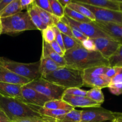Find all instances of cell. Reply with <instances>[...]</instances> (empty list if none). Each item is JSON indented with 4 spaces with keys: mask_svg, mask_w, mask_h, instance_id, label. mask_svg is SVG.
Returning <instances> with one entry per match:
<instances>
[{
    "mask_svg": "<svg viewBox=\"0 0 122 122\" xmlns=\"http://www.w3.org/2000/svg\"><path fill=\"white\" fill-rule=\"evenodd\" d=\"M82 4L91 11L95 18V21L122 24V12L120 11L110 10L85 4Z\"/></svg>",
    "mask_w": 122,
    "mask_h": 122,
    "instance_id": "obj_9",
    "label": "cell"
},
{
    "mask_svg": "<svg viewBox=\"0 0 122 122\" xmlns=\"http://www.w3.org/2000/svg\"><path fill=\"white\" fill-rule=\"evenodd\" d=\"M110 67H122V44L119 46L116 52L108 59Z\"/></svg>",
    "mask_w": 122,
    "mask_h": 122,
    "instance_id": "obj_30",
    "label": "cell"
},
{
    "mask_svg": "<svg viewBox=\"0 0 122 122\" xmlns=\"http://www.w3.org/2000/svg\"><path fill=\"white\" fill-rule=\"evenodd\" d=\"M26 86L35 89L51 100H62L66 89L41 77L33 80L26 85Z\"/></svg>",
    "mask_w": 122,
    "mask_h": 122,
    "instance_id": "obj_6",
    "label": "cell"
},
{
    "mask_svg": "<svg viewBox=\"0 0 122 122\" xmlns=\"http://www.w3.org/2000/svg\"><path fill=\"white\" fill-rule=\"evenodd\" d=\"M58 1L60 2V4L61 5L62 7L64 8L67 6L68 4L71 2L72 0H58Z\"/></svg>",
    "mask_w": 122,
    "mask_h": 122,
    "instance_id": "obj_48",
    "label": "cell"
},
{
    "mask_svg": "<svg viewBox=\"0 0 122 122\" xmlns=\"http://www.w3.org/2000/svg\"><path fill=\"white\" fill-rule=\"evenodd\" d=\"M52 29H53L54 32L55 33V41L58 43V45L60 46L61 48L63 50V51L64 52H66L65 48H64V44H63V38H62L61 33L58 30V29L56 27V26H52Z\"/></svg>",
    "mask_w": 122,
    "mask_h": 122,
    "instance_id": "obj_40",
    "label": "cell"
},
{
    "mask_svg": "<svg viewBox=\"0 0 122 122\" xmlns=\"http://www.w3.org/2000/svg\"><path fill=\"white\" fill-rule=\"evenodd\" d=\"M60 20L68 25L76 26L85 36H86L88 38L95 39V38H101V37L111 38L100 27H99L94 21L89 23L77 22L66 15H64V16L61 18Z\"/></svg>",
    "mask_w": 122,
    "mask_h": 122,
    "instance_id": "obj_7",
    "label": "cell"
},
{
    "mask_svg": "<svg viewBox=\"0 0 122 122\" xmlns=\"http://www.w3.org/2000/svg\"><path fill=\"white\" fill-rule=\"evenodd\" d=\"M66 95H73V96H82L86 97L87 94V91L81 89L79 88H71L66 89L64 92Z\"/></svg>",
    "mask_w": 122,
    "mask_h": 122,
    "instance_id": "obj_35",
    "label": "cell"
},
{
    "mask_svg": "<svg viewBox=\"0 0 122 122\" xmlns=\"http://www.w3.org/2000/svg\"><path fill=\"white\" fill-rule=\"evenodd\" d=\"M108 88L110 92L114 95H120L122 94V83H110Z\"/></svg>",
    "mask_w": 122,
    "mask_h": 122,
    "instance_id": "obj_39",
    "label": "cell"
},
{
    "mask_svg": "<svg viewBox=\"0 0 122 122\" xmlns=\"http://www.w3.org/2000/svg\"><path fill=\"white\" fill-rule=\"evenodd\" d=\"M55 26L58 29V30H59L61 33L66 35L69 36L71 37V38H74L72 34V32H71V27H70V26H69V25H67V24L66 23L60 20V21H58V22L56 23ZM74 39H75V38H74Z\"/></svg>",
    "mask_w": 122,
    "mask_h": 122,
    "instance_id": "obj_34",
    "label": "cell"
},
{
    "mask_svg": "<svg viewBox=\"0 0 122 122\" xmlns=\"http://www.w3.org/2000/svg\"><path fill=\"white\" fill-rule=\"evenodd\" d=\"M82 46L86 50H88V51H97L96 46H95V44L94 43V41L91 38H87L86 40L82 42L81 43Z\"/></svg>",
    "mask_w": 122,
    "mask_h": 122,
    "instance_id": "obj_41",
    "label": "cell"
},
{
    "mask_svg": "<svg viewBox=\"0 0 122 122\" xmlns=\"http://www.w3.org/2000/svg\"><path fill=\"white\" fill-rule=\"evenodd\" d=\"M117 71L116 75L111 79L110 83H122V67H117Z\"/></svg>",
    "mask_w": 122,
    "mask_h": 122,
    "instance_id": "obj_42",
    "label": "cell"
},
{
    "mask_svg": "<svg viewBox=\"0 0 122 122\" xmlns=\"http://www.w3.org/2000/svg\"><path fill=\"white\" fill-rule=\"evenodd\" d=\"M83 86L97 88L100 89L108 87L111 83V80L105 75L100 76H83Z\"/></svg>",
    "mask_w": 122,
    "mask_h": 122,
    "instance_id": "obj_16",
    "label": "cell"
},
{
    "mask_svg": "<svg viewBox=\"0 0 122 122\" xmlns=\"http://www.w3.org/2000/svg\"><path fill=\"white\" fill-rule=\"evenodd\" d=\"M81 117V110L73 109L67 114L55 119L56 122H80Z\"/></svg>",
    "mask_w": 122,
    "mask_h": 122,
    "instance_id": "obj_25",
    "label": "cell"
},
{
    "mask_svg": "<svg viewBox=\"0 0 122 122\" xmlns=\"http://www.w3.org/2000/svg\"><path fill=\"white\" fill-rule=\"evenodd\" d=\"M43 107L50 110H65L68 111L75 109V108L63 100H51L46 102Z\"/></svg>",
    "mask_w": 122,
    "mask_h": 122,
    "instance_id": "obj_24",
    "label": "cell"
},
{
    "mask_svg": "<svg viewBox=\"0 0 122 122\" xmlns=\"http://www.w3.org/2000/svg\"><path fill=\"white\" fill-rule=\"evenodd\" d=\"M2 34L17 33L37 28L31 20L27 11H21L11 16L0 18Z\"/></svg>",
    "mask_w": 122,
    "mask_h": 122,
    "instance_id": "obj_4",
    "label": "cell"
},
{
    "mask_svg": "<svg viewBox=\"0 0 122 122\" xmlns=\"http://www.w3.org/2000/svg\"><path fill=\"white\" fill-rule=\"evenodd\" d=\"M50 45V46H51V48L53 49V50L55 52H57V53L58 54H59L60 56H62V57H64L65 52L63 51V50L61 48L60 46L58 45V43H57L56 41H53L52 42H51Z\"/></svg>",
    "mask_w": 122,
    "mask_h": 122,
    "instance_id": "obj_43",
    "label": "cell"
},
{
    "mask_svg": "<svg viewBox=\"0 0 122 122\" xmlns=\"http://www.w3.org/2000/svg\"><path fill=\"white\" fill-rule=\"evenodd\" d=\"M116 113L102 107H92L81 110L80 122H105L116 118Z\"/></svg>",
    "mask_w": 122,
    "mask_h": 122,
    "instance_id": "obj_8",
    "label": "cell"
},
{
    "mask_svg": "<svg viewBox=\"0 0 122 122\" xmlns=\"http://www.w3.org/2000/svg\"><path fill=\"white\" fill-rule=\"evenodd\" d=\"M12 0H0V13L11 2Z\"/></svg>",
    "mask_w": 122,
    "mask_h": 122,
    "instance_id": "obj_47",
    "label": "cell"
},
{
    "mask_svg": "<svg viewBox=\"0 0 122 122\" xmlns=\"http://www.w3.org/2000/svg\"><path fill=\"white\" fill-rule=\"evenodd\" d=\"M34 0H20V7L21 10H27L30 4L33 2Z\"/></svg>",
    "mask_w": 122,
    "mask_h": 122,
    "instance_id": "obj_45",
    "label": "cell"
},
{
    "mask_svg": "<svg viewBox=\"0 0 122 122\" xmlns=\"http://www.w3.org/2000/svg\"><path fill=\"white\" fill-rule=\"evenodd\" d=\"M110 67L107 66L93 67L89 68L83 71V75L90 76H100L106 75Z\"/></svg>",
    "mask_w": 122,
    "mask_h": 122,
    "instance_id": "obj_27",
    "label": "cell"
},
{
    "mask_svg": "<svg viewBox=\"0 0 122 122\" xmlns=\"http://www.w3.org/2000/svg\"><path fill=\"white\" fill-rule=\"evenodd\" d=\"M22 86L20 85L0 82V95L4 97L17 99L25 102L21 94Z\"/></svg>",
    "mask_w": 122,
    "mask_h": 122,
    "instance_id": "obj_13",
    "label": "cell"
},
{
    "mask_svg": "<svg viewBox=\"0 0 122 122\" xmlns=\"http://www.w3.org/2000/svg\"><path fill=\"white\" fill-rule=\"evenodd\" d=\"M1 34H2V27H1V23H0V35Z\"/></svg>",
    "mask_w": 122,
    "mask_h": 122,
    "instance_id": "obj_51",
    "label": "cell"
},
{
    "mask_svg": "<svg viewBox=\"0 0 122 122\" xmlns=\"http://www.w3.org/2000/svg\"><path fill=\"white\" fill-rule=\"evenodd\" d=\"M64 58L67 66L82 71L93 67L109 66L108 60L104 58L98 51H88L85 49L82 45H77L66 51Z\"/></svg>",
    "mask_w": 122,
    "mask_h": 122,
    "instance_id": "obj_1",
    "label": "cell"
},
{
    "mask_svg": "<svg viewBox=\"0 0 122 122\" xmlns=\"http://www.w3.org/2000/svg\"><path fill=\"white\" fill-rule=\"evenodd\" d=\"M0 122H11L8 116L1 110H0Z\"/></svg>",
    "mask_w": 122,
    "mask_h": 122,
    "instance_id": "obj_46",
    "label": "cell"
},
{
    "mask_svg": "<svg viewBox=\"0 0 122 122\" xmlns=\"http://www.w3.org/2000/svg\"><path fill=\"white\" fill-rule=\"evenodd\" d=\"M111 122H116V118L115 119H114L113 120H112V121Z\"/></svg>",
    "mask_w": 122,
    "mask_h": 122,
    "instance_id": "obj_52",
    "label": "cell"
},
{
    "mask_svg": "<svg viewBox=\"0 0 122 122\" xmlns=\"http://www.w3.org/2000/svg\"><path fill=\"white\" fill-rule=\"evenodd\" d=\"M83 71L67 66L42 77L46 81L64 88H81L83 86Z\"/></svg>",
    "mask_w": 122,
    "mask_h": 122,
    "instance_id": "obj_3",
    "label": "cell"
},
{
    "mask_svg": "<svg viewBox=\"0 0 122 122\" xmlns=\"http://www.w3.org/2000/svg\"><path fill=\"white\" fill-rule=\"evenodd\" d=\"M21 11L20 0H12L11 2L0 13V18L11 16Z\"/></svg>",
    "mask_w": 122,
    "mask_h": 122,
    "instance_id": "obj_21",
    "label": "cell"
},
{
    "mask_svg": "<svg viewBox=\"0 0 122 122\" xmlns=\"http://www.w3.org/2000/svg\"><path fill=\"white\" fill-rule=\"evenodd\" d=\"M117 71V67H110V69H108V71H107V73H106L105 76L111 80L116 75Z\"/></svg>",
    "mask_w": 122,
    "mask_h": 122,
    "instance_id": "obj_44",
    "label": "cell"
},
{
    "mask_svg": "<svg viewBox=\"0 0 122 122\" xmlns=\"http://www.w3.org/2000/svg\"><path fill=\"white\" fill-rule=\"evenodd\" d=\"M67 7L77 12L79 14L84 15L86 17L90 19L92 21H95V18L94 15H93L92 13H91L89 10H88L86 7H85L84 5L79 2H77L75 0H72L71 2H70L69 4L67 5Z\"/></svg>",
    "mask_w": 122,
    "mask_h": 122,
    "instance_id": "obj_22",
    "label": "cell"
},
{
    "mask_svg": "<svg viewBox=\"0 0 122 122\" xmlns=\"http://www.w3.org/2000/svg\"><path fill=\"white\" fill-rule=\"evenodd\" d=\"M34 1L37 7L52 14L51 6H50V0H35Z\"/></svg>",
    "mask_w": 122,
    "mask_h": 122,
    "instance_id": "obj_36",
    "label": "cell"
},
{
    "mask_svg": "<svg viewBox=\"0 0 122 122\" xmlns=\"http://www.w3.org/2000/svg\"><path fill=\"white\" fill-rule=\"evenodd\" d=\"M119 115L122 116V113H119Z\"/></svg>",
    "mask_w": 122,
    "mask_h": 122,
    "instance_id": "obj_53",
    "label": "cell"
},
{
    "mask_svg": "<svg viewBox=\"0 0 122 122\" xmlns=\"http://www.w3.org/2000/svg\"><path fill=\"white\" fill-rule=\"evenodd\" d=\"M52 13L54 15L61 19L64 16V8L62 7L58 0H50Z\"/></svg>",
    "mask_w": 122,
    "mask_h": 122,
    "instance_id": "obj_31",
    "label": "cell"
},
{
    "mask_svg": "<svg viewBox=\"0 0 122 122\" xmlns=\"http://www.w3.org/2000/svg\"><path fill=\"white\" fill-rule=\"evenodd\" d=\"M35 8L42 22L46 26H50V27L54 26L56 23L60 20L59 18L57 17L53 14L39 8V7H37L36 5H35Z\"/></svg>",
    "mask_w": 122,
    "mask_h": 122,
    "instance_id": "obj_23",
    "label": "cell"
},
{
    "mask_svg": "<svg viewBox=\"0 0 122 122\" xmlns=\"http://www.w3.org/2000/svg\"><path fill=\"white\" fill-rule=\"evenodd\" d=\"M116 122H122V116L119 115V113H116Z\"/></svg>",
    "mask_w": 122,
    "mask_h": 122,
    "instance_id": "obj_49",
    "label": "cell"
},
{
    "mask_svg": "<svg viewBox=\"0 0 122 122\" xmlns=\"http://www.w3.org/2000/svg\"><path fill=\"white\" fill-rule=\"evenodd\" d=\"M62 100L67 102L69 104L75 108V107H81V108L100 107L101 106V104L92 101L86 96H73V95L64 94Z\"/></svg>",
    "mask_w": 122,
    "mask_h": 122,
    "instance_id": "obj_12",
    "label": "cell"
},
{
    "mask_svg": "<svg viewBox=\"0 0 122 122\" xmlns=\"http://www.w3.org/2000/svg\"><path fill=\"white\" fill-rule=\"evenodd\" d=\"M39 107L0 95V110L5 113L11 122L26 118H47L38 113Z\"/></svg>",
    "mask_w": 122,
    "mask_h": 122,
    "instance_id": "obj_2",
    "label": "cell"
},
{
    "mask_svg": "<svg viewBox=\"0 0 122 122\" xmlns=\"http://www.w3.org/2000/svg\"><path fill=\"white\" fill-rule=\"evenodd\" d=\"M39 61V72L41 75V77L54 72L61 67V66L57 64L50 57L42 54H41V57Z\"/></svg>",
    "mask_w": 122,
    "mask_h": 122,
    "instance_id": "obj_18",
    "label": "cell"
},
{
    "mask_svg": "<svg viewBox=\"0 0 122 122\" xmlns=\"http://www.w3.org/2000/svg\"><path fill=\"white\" fill-rule=\"evenodd\" d=\"M42 54L46 56L50 57L51 60L56 62L57 64L61 67L66 66V62L64 57L60 56L59 54L55 52L53 49L51 48L50 45L46 42L42 40Z\"/></svg>",
    "mask_w": 122,
    "mask_h": 122,
    "instance_id": "obj_19",
    "label": "cell"
},
{
    "mask_svg": "<svg viewBox=\"0 0 122 122\" xmlns=\"http://www.w3.org/2000/svg\"><path fill=\"white\" fill-rule=\"evenodd\" d=\"M70 111L65 110H50L45 108L44 107H39L38 109V113L44 116L56 119L64 114H67Z\"/></svg>",
    "mask_w": 122,
    "mask_h": 122,
    "instance_id": "obj_26",
    "label": "cell"
},
{
    "mask_svg": "<svg viewBox=\"0 0 122 122\" xmlns=\"http://www.w3.org/2000/svg\"><path fill=\"white\" fill-rule=\"evenodd\" d=\"M62 38H63V44H64V48H65L66 52L69 50H71L73 48L76 47L79 45H82L80 42L77 41L74 38H71L67 35L61 33Z\"/></svg>",
    "mask_w": 122,
    "mask_h": 122,
    "instance_id": "obj_32",
    "label": "cell"
},
{
    "mask_svg": "<svg viewBox=\"0 0 122 122\" xmlns=\"http://www.w3.org/2000/svg\"><path fill=\"white\" fill-rule=\"evenodd\" d=\"M119 3V8H120V11L122 12V0H118Z\"/></svg>",
    "mask_w": 122,
    "mask_h": 122,
    "instance_id": "obj_50",
    "label": "cell"
},
{
    "mask_svg": "<svg viewBox=\"0 0 122 122\" xmlns=\"http://www.w3.org/2000/svg\"><path fill=\"white\" fill-rule=\"evenodd\" d=\"M64 14L66 15L69 17L72 20L75 21H77V22L81 23H89L91 22V20L89 19L88 18L86 17L84 15L79 14L77 12L68 8L67 7L64 8Z\"/></svg>",
    "mask_w": 122,
    "mask_h": 122,
    "instance_id": "obj_28",
    "label": "cell"
},
{
    "mask_svg": "<svg viewBox=\"0 0 122 122\" xmlns=\"http://www.w3.org/2000/svg\"><path fill=\"white\" fill-rule=\"evenodd\" d=\"M30 80L15 75L0 63V82L14 83L20 85H26Z\"/></svg>",
    "mask_w": 122,
    "mask_h": 122,
    "instance_id": "obj_15",
    "label": "cell"
},
{
    "mask_svg": "<svg viewBox=\"0 0 122 122\" xmlns=\"http://www.w3.org/2000/svg\"><path fill=\"white\" fill-rule=\"evenodd\" d=\"M11 122H56L55 119L50 117L47 118H26V119H20V120H15V121Z\"/></svg>",
    "mask_w": 122,
    "mask_h": 122,
    "instance_id": "obj_38",
    "label": "cell"
},
{
    "mask_svg": "<svg viewBox=\"0 0 122 122\" xmlns=\"http://www.w3.org/2000/svg\"><path fill=\"white\" fill-rule=\"evenodd\" d=\"M68 25V24H67ZM70 27H71V32H72L73 36V38H75V39H76L77 41H78L79 42H80L81 43H82V42L84 41L85 40L87 39V38L86 36H85L76 26H74L73 25H70Z\"/></svg>",
    "mask_w": 122,
    "mask_h": 122,
    "instance_id": "obj_37",
    "label": "cell"
},
{
    "mask_svg": "<svg viewBox=\"0 0 122 122\" xmlns=\"http://www.w3.org/2000/svg\"><path fill=\"white\" fill-rule=\"evenodd\" d=\"M86 97L95 102L102 104L104 101V95L101 89L93 88L89 91H87Z\"/></svg>",
    "mask_w": 122,
    "mask_h": 122,
    "instance_id": "obj_29",
    "label": "cell"
},
{
    "mask_svg": "<svg viewBox=\"0 0 122 122\" xmlns=\"http://www.w3.org/2000/svg\"><path fill=\"white\" fill-rule=\"evenodd\" d=\"M41 32L42 35V40H44V41H45L49 44L54 41L55 33L52 27L47 26L46 28L44 29Z\"/></svg>",
    "mask_w": 122,
    "mask_h": 122,
    "instance_id": "obj_33",
    "label": "cell"
},
{
    "mask_svg": "<svg viewBox=\"0 0 122 122\" xmlns=\"http://www.w3.org/2000/svg\"><path fill=\"white\" fill-rule=\"evenodd\" d=\"M95 44L97 51H98L104 58L108 60L117 51L122 45L112 38H98L92 39Z\"/></svg>",
    "mask_w": 122,
    "mask_h": 122,
    "instance_id": "obj_10",
    "label": "cell"
},
{
    "mask_svg": "<svg viewBox=\"0 0 122 122\" xmlns=\"http://www.w3.org/2000/svg\"><path fill=\"white\" fill-rule=\"evenodd\" d=\"M35 5L36 4L35 3V1H33V3L30 5L29 7L27 8V11L29 13V15L31 20L33 22V23L34 24L35 26H36L37 29L40 30L41 31H42L44 29L46 28L47 26L44 25V23L42 21L39 14H38L36 10Z\"/></svg>",
    "mask_w": 122,
    "mask_h": 122,
    "instance_id": "obj_20",
    "label": "cell"
},
{
    "mask_svg": "<svg viewBox=\"0 0 122 122\" xmlns=\"http://www.w3.org/2000/svg\"><path fill=\"white\" fill-rule=\"evenodd\" d=\"M94 22L112 39L122 44V24Z\"/></svg>",
    "mask_w": 122,
    "mask_h": 122,
    "instance_id": "obj_14",
    "label": "cell"
},
{
    "mask_svg": "<svg viewBox=\"0 0 122 122\" xmlns=\"http://www.w3.org/2000/svg\"><path fill=\"white\" fill-rule=\"evenodd\" d=\"M82 4L113 11H120L118 0H76Z\"/></svg>",
    "mask_w": 122,
    "mask_h": 122,
    "instance_id": "obj_17",
    "label": "cell"
},
{
    "mask_svg": "<svg viewBox=\"0 0 122 122\" xmlns=\"http://www.w3.org/2000/svg\"><path fill=\"white\" fill-rule=\"evenodd\" d=\"M0 63L15 75L30 81L41 77L39 72V61L33 63H21L6 57H0Z\"/></svg>",
    "mask_w": 122,
    "mask_h": 122,
    "instance_id": "obj_5",
    "label": "cell"
},
{
    "mask_svg": "<svg viewBox=\"0 0 122 122\" xmlns=\"http://www.w3.org/2000/svg\"><path fill=\"white\" fill-rule=\"evenodd\" d=\"M21 94L26 103L38 107H43L46 102L51 101L45 95L26 85L21 88Z\"/></svg>",
    "mask_w": 122,
    "mask_h": 122,
    "instance_id": "obj_11",
    "label": "cell"
},
{
    "mask_svg": "<svg viewBox=\"0 0 122 122\" xmlns=\"http://www.w3.org/2000/svg\"></svg>",
    "mask_w": 122,
    "mask_h": 122,
    "instance_id": "obj_54",
    "label": "cell"
}]
</instances>
